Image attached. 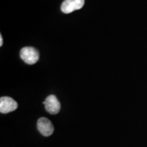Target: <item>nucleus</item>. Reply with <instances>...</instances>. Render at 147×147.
Masks as SVG:
<instances>
[{
	"mask_svg": "<svg viewBox=\"0 0 147 147\" xmlns=\"http://www.w3.org/2000/svg\"><path fill=\"white\" fill-rule=\"evenodd\" d=\"M20 56L25 63L29 65H33L39 59L40 55L35 48L27 47L21 49Z\"/></svg>",
	"mask_w": 147,
	"mask_h": 147,
	"instance_id": "nucleus-1",
	"label": "nucleus"
},
{
	"mask_svg": "<svg viewBox=\"0 0 147 147\" xmlns=\"http://www.w3.org/2000/svg\"><path fill=\"white\" fill-rule=\"evenodd\" d=\"M84 4V0H65L61 4V11L65 14H69L74 11L81 9Z\"/></svg>",
	"mask_w": 147,
	"mask_h": 147,
	"instance_id": "nucleus-4",
	"label": "nucleus"
},
{
	"mask_svg": "<svg viewBox=\"0 0 147 147\" xmlns=\"http://www.w3.org/2000/svg\"><path fill=\"white\" fill-rule=\"evenodd\" d=\"M18 107V104L15 100L10 97H1L0 98V112L6 114L15 110Z\"/></svg>",
	"mask_w": 147,
	"mask_h": 147,
	"instance_id": "nucleus-5",
	"label": "nucleus"
},
{
	"mask_svg": "<svg viewBox=\"0 0 147 147\" xmlns=\"http://www.w3.org/2000/svg\"><path fill=\"white\" fill-rule=\"evenodd\" d=\"M43 104H45V109L48 113L52 115H56L59 113L61 104L55 95H51L48 96Z\"/></svg>",
	"mask_w": 147,
	"mask_h": 147,
	"instance_id": "nucleus-3",
	"label": "nucleus"
},
{
	"mask_svg": "<svg viewBox=\"0 0 147 147\" xmlns=\"http://www.w3.org/2000/svg\"><path fill=\"white\" fill-rule=\"evenodd\" d=\"M3 45V37L1 35H0V46H2Z\"/></svg>",
	"mask_w": 147,
	"mask_h": 147,
	"instance_id": "nucleus-6",
	"label": "nucleus"
},
{
	"mask_svg": "<svg viewBox=\"0 0 147 147\" xmlns=\"http://www.w3.org/2000/svg\"><path fill=\"white\" fill-rule=\"evenodd\" d=\"M37 128L40 133L44 136H50L54 131V127L51 121L45 117L38 119L37 123Z\"/></svg>",
	"mask_w": 147,
	"mask_h": 147,
	"instance_id": "nucleus-2",
	"label": "nucleus"
}]
</instances>
